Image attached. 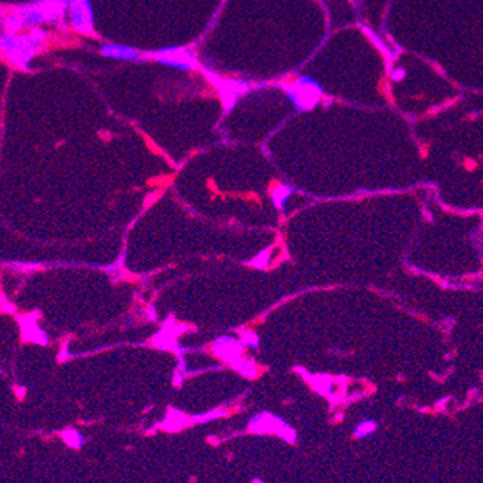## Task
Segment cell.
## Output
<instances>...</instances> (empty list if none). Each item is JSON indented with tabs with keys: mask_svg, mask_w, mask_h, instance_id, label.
Wrapping results in <instances>:
<instances>
[{
	"mask_svg": "<svg viewBox=\"0 0 483 483\" xmlns=\"http://www.w3.org/2000/svg\"><path fill=\"white\" fill-rule=\"evenodd\" d=\"M71 0H33L6 9L2 16L3 28L8 32H21L43 24H61L70 9Z\"/></svg>",
	"mask_w": 483,
	"mask_h": 483,
	"instance_id": "1",
	"label": "cell"
},
{
	"mask_svg": "<svg viewBox=\"0 0 483 483\" xmlns=\"http://www.w3.org/2000/svg\"><path fill=\"white\" fill-rule=\"evenodd\" d=\"M49 33L42 27L30 28L28 33H15L3 30L0 37V49L3 58L18 70L27 71L33 58L43 51Z\"/></svg>",
	"mask_w": 483,
	"mask_h": 483,
	"instance_id": "2",
	"label": "cell"
},
{
	"mask_svg": "<svg viewBox=\"0 0 483 483\" xmlns=\"http://www.w3.org/2000/svg\"><path fill=\"white\" fill-rule=\"evenodd\" d=\"M284 92L299 111H309L317 106L324 93L322 86L313 77L306 74H300L293 82L285 83Z\"/></svg>",
	"mask_w": 483,
	"mask_h": 483,
	"instance_id": "3",
	"label": "cell"
},
{
	"mask_svg": "<svg viewBox=\"0 0 483 483\" xmlns=\"http://www.w3.org/2000/svg\"><path fill=\"white\" fill-rule=\"evenodd\" d=\"M144 59H150V61L182 71H199L201 68L199 56L191 47L186 46H167L155 49V51L144 54Z\"/></svg>",
	"mask_w": 483,
	"mask_h": 483,
	"instance_id": "4",
	"label": "cell"
},
{
	"mask_svg": "<svg viewBox=\"0 0 483 483\" xmlns=\"http://www.w3.org/2000/svg\"><path fill=\"white\" fill-rule=\"evenodd\" d=\"M203 73L207 80H209V83L216 89V91H218L225 113H231L236 102H238L240 96L247 95L254 89V85L249 80L221 77L219 74L207 70V68H204Z\"/></svg>",
	"mask_w": 483,
	"mask_h": 483,
	"instance_id": "5",
	"label": "cell"
},
{
	"mask_svg": "<svg viewBox=\"0 0 483 483\" xmlns=\"http://www.w3.org/2000/svg\"><path fill=\"white\" fill-rule=\"evenodd\" d=\"M68 19L77 33L83 36L92 34L95 28V12L91 0H71Z\"/></svg>",
	"mask_w": 483,
	"mask_h": 483,
	"instance_id": "6",
	"label": "cell"
},
{
	"mask_svg": "<svg viewBox=\"0 0 483 483\" xmlns=\"http://www.w3.org/2000/svg\"><path fill=\"white\" fill-rule=\"evenodd\" d=\"M250 430L253 433H259V435H262V433H277V435H280L290 443L295 442V439H297L295 431L290 429V426H287L281 418L272 416L269 412L258 414V416L250 421Z\"/></svg>",
	"mask_w": 483,
	"mask_h": 483,
	"instance_id": "7",
	"label": "cell"
},
{
	"mask_svg": "<svg viewBox=\"0 0 483 483\" xmlns=\"http://www.w3.org/2000/svg\"><path fill=\"white\" fill-rule=\"evenodd\" d=\"M243 346L244 344L241 340L231 336H222L213 343V352L222 361L234 363L243 357Z\"/></svg>",
	"mask_w": 483,
	"mask_h": 483,
	"instance_id": "8",
	"label": "cell"
},
{
	"mask_svg": "<svg viewBox=\"0 0 483 483\" xmlns=\"http://www.w3.org/2000/svg\"><path fill=\"white\" fill-rule=\"evenodd\" d=\"M100 54L105 58L124 63H135L144 59V54L137 52V49L122 43H105L100 47Z\"/></svg>",
	"mask_w": 483,
	"mask_h": 483,
	"instance_id": "9",
	"label": "cell"
},
{
	"mask_svg": "<svg viewBox=\"0 0 483 483\" xmlns=\"http://www.w3.org/2000/svg\"><path fill=\"white\" fill-rule=\"evenodd\" d=\"M379 426L377 423L374 420H362L361 423H358L357 427L353 430V436L358 439H367L370 436H372L374 433L377 431Z\"/></svg>",
	"mask_w": 483,
	"mask_h": 483,
	"instance_id": "10",
	"label": "cell"
},
{
	"mask_svg": "<svg viewBox=\"0 0 483 483\" xmlns=\"http://www.w3.org/2000/svg\"><path fill=\"white\" fill-rule=\"evenodd\" d=\"M231 366L234 367L235 371H238L241 376L247 377V379H254L256 376H258V368H256L254 362H251L250 359H244L241 357L238 361H235L234 363H231Z\"/></svg>",
	"mask_w": 483,
	"mask_h": 483,
	"instance_id": "11",
	"label": "cell"
},
{
	"mask_svg": "<svg viewBox=\"0 0 483 483\" xmlns=\"http://www.w3.org/2000/svg\"><path fill=\"white\" fill-rule=\"evenodd\" d=\"M23 325V331H24V337L27 340H32V341H36V343H46L47 337H46V334L37 327V324L36 321H33L32 324H28L25 325L24 322H21Z\"/></svg>",
	"mask_w": 483,
	"mask_h": 483,
	"instance_id": "12",
	"label": "cell"
},
{
	"mask_svg": "<svg viewBox=\"0 0 483 483\" xmlns=\"http://www.w3.org/2000/svg\"><path fill=\"white\" fill-rule=\"evenodd\" d=\"M291 194H293V188L290 185H280L278 188H275L272 192V201L278 207V209H282L285 201L289 200V196Z\"/></svg>",
	"mask_w": 483,
	"mask_h": 483,
	"instance_id": "13",
	"label": "cell"
},
{
	"mask_svg": "<svg viewBox=\"0 0 483 483\" xmlns=\"http://www.w3.org/2000/svg\"><path fill=\"white\" fill-rule=\"evenodd\" d=\"M63 439L65 440V443L70 448H80L85 442L83 435L78 430L74 429H67L65 431H63Z\"/></svg>",
	"mask_w": 483,
	"mask_h": 483,
	"instance_id": "14",
	"label": "cell"
},
{
	"mask_svg": "<svg viewBox=\"0 0 483 483\" xmlns=\"http://www.w3.org/2000/svg\"><path fill=\"white\" fill-rule=\"evenodd\" d=\"M241 341L244 346H247V348H251V349H256L259 346V337H258V334L253 333V331H244L241 334Z\"/></svg>",
	"mask_w": 483,
	"mask_h": 483,
	"instance_id": "15",
	"label": "cell"
},
{
	"mask_svg": "<svg viewBox=\"0 0 483 483\" xmlns=\"http://www.w3.org/2000/svg\"><path fill=\"white\" fill-rule=\"evenodd\" d=\"M268 262H269V251H263V253H260L259 254V258L258 259H254L253 262H251V265H254L256 266V268H265V266L266 265H268Z\"/></svg>",
	"mask_w": 483,
	"mask_h": 483,
	"instance_id": "16",
	"label": "cell"
}]
</instances>
